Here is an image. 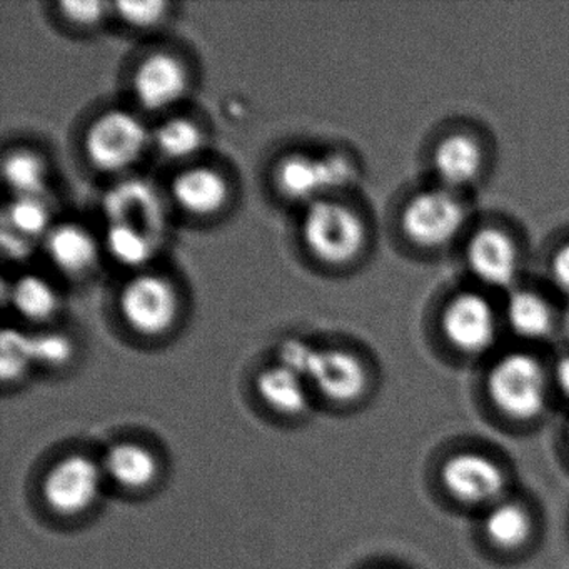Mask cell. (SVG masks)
Here are the masks:
<instances>
[{
  "mask_svg": "<svg viewBox=\"0 0 569 569\" xmlns=\"http://www.w3.org/2000/svg\"><path fill=\"white\" fill-rule=\"evenodd\" d=\"M279 359L281 366L312 382L332 401H356L368 389L365 365L345 349H316L299 339H288L279 348Z\"/></svg>",
  "mask_w": 569,
  "mask_h": 569,
  "instance_id": "1",
  "label": "cell"
},
{
  "mask_svg": "<svg viewBox=\"0 0 569 569\" xmlns=\"http://www.w3.org/2000/svg\"><path fill=\"white\" fill-rule=\"evenodd\" d=\"M492 405L516 421L539 418L548 402V375L545 366L528 352L501 356L488 375Z\"/></svg>",
  "mask_w": 569,
  "mask_h": 569,
  "instance_id": "2",
  "label": "cell"
},
{
  "mask_svg": "<svg viewBox=\"0 0 569 569\" xmlns=\"http://www.w3.org/2000/svg\"><path fill=\"white\" fill-rule=\"evenodd\" d=\"M302 238L309 252L329 266H345L361 254L366 226L361 216L345 202L318 199L302 219Z\"/></svg>",
  "mask_w": 569,
  "mask_h": 569,
  "instance_id": "3",
  "label": "cell"
},
{
  "mask_svg": "<svg viewBox=\"0 0 569 569\" xmlns=\"http://www.w3.org/2000/svg\"><path fill=\"white\" fill-rule=\"evenodd\" d=\"M468 221V209L458 192L436 186L416 192L401 214L406 238L419 248L439 249L455 241Z\"/></svg>",
  "mask_w": 569,
  "mask_h": 569,
  "instance_id": "4",
  "label": "cell"
},
{
  "mask_svg": "<svg viewBox=\"0 0 569 569\" xmlns=\"http://www.w3.org/2000/svg\"><path fill=\"white\" fill-rule=\"evenodd\" d=\"M149 144L144 122L129 111L111 109L99 116L84 136V151L92 166L104 172L131 168Z\"/></svg>",
  "mask_w": 569,
  "mask_h": 569,
  "instance_id": "5",
  "label": "cell"
},
{
  "mask_svg": "<svg viewBox=\"0 0 569 569\" xmlns=\"http://www.w3.org/2000/svg\"><path fill=\"white\" fill-rule=\"evenodd\" d=\"M441 329L456 351L478 356L489 351L498 339L499 316L486 296L459 292L442 309Z\"/></svg>",
  "mask_w": 569,
  "mask_h": 569,
  "instance_id": "6",
  "label": "cell"
},
{
  "mask_svg": "<svg viewBox=\"0 0 569 569\" xmlns=\"http://www.w3.org/2000/svg\"><path fill=\"white\" fill-rule=\"evenodd\" d=\"M119 306L122 318L134 331L164 335L178 318V292L162 276L139 274L122 288Z\"/></svg>",
  "mask_w": 569,
  "mask_h": 569,
  "instance_id": "7",
  "label": "cell"
},
{
  "mask_svg": "<svg viewBox=\"0 0 569 569\" xmlns=\"http://www.w3.org/2000/svg\"><path fill=\"white\" fill-rule=\"evenodd\" d=\"M104 468L88 456L74 455L52 466L42 486L46 502L62 516L88 511L98 502Z\"/></svg>",
  "mask_w": 569,
  "mask_h": 569,
  "instance_id": "8",
  "label": "cell"
},
{
  "mask_svg": "<svg viewBox=\"0 0 569 569\" xmlns=\"http://www.w3.org/2000/svg\"><path fill=\"white\" fill-rule=\"evenodd\" d=\"M466 264L481 284L511 291L521 269V254L505 229L486 226L469 238Z\"/></svg>",
  "mask_w": 569,
  "mask_h": 569,
  "instance_id": "9",
  "label": "cell"
},
{
  "mask_svg": "<svg viewBox=\"0 0 569 569\" xmlns=\"http://www.w3.org/2000/svg\"><path fill=\"white\" fill-rule=\"evenodd\" d=\"M446 491L466 505H486L501 498L506 475L498 462L481 452H458L441 468Z\"/></svg>",
  "mask_w": 569,
  "mask_h": 569,
  "instance_id": "10",
  "label": "cell"
},
{
  "mask_svg": "<svg viewBox=\"0 0 569 569\" xmlns=\"http://www.w3.org/2000/svg\"><path fill=\"white\" fill-rule=\"evenodd\" d=\"M355 171L346 159H316L306 154H291L279 162L276 184L291 201H318L316 196L328 188L351 181Z\"/></svg>",
  "mask_w": 569,
  "mask_h": 569,
  "instance_id": "11",
  "label": "cell"
},
{
  "mask_svg": "<svg viewBox=\"0 0 569 569\" xmlns=\"http://www.w3.org/2000/svg\"><path fill=\"white\" fill-rule=\"evenodd\" d=\"M132 86L142 108L164 111L184 98L189 86L188 71L176 56L154 52L136 69Z\"/></svg>",
  "mask_w": 569,
  "mask_h": 569,
  "instance_id": "12",
  "label": "cell"
},
{
  "mask_svg": "<svg viewBox=\"0 0 569 569\" xmlns=\"http://www.w3.org/2000/svg\"><path fill=\"white\" fill-rule=\"evenodd\" d=\"M109 224L141 229L158 241L164 228V209L152 186L141 181L122 182L104 199Z\"/></svg>",
  "mask_w": 569,
  "mask_h": 569,
  "instance_id": "13",
  "label": "cell"
},
{
  "mask_svg": "<svg viewBox=\"0 0 569 569\" xmlns=\"http://www.w3.org/2000/svg\"><path fill=\"white\" fill-rule=\"evenodd\" d=\"M431 166L439 186L459 192L471 188L481 178L485 151L472 136L452 132L432 149Z\"/></svg>",
  "mask_w": 569,
  "mask_h": 569,
  "instance_id": "14",
  "label": "cell"
},
{
  "mask_svg": "<svg viewBox=\"0 0 569 569\" xmlns=\"http://www.w3.org/2000/svg\"><path fill=\"white\" fill-rule=\"evenodd\" d=\"M172 196L184 211L211 216L221 211L228 202L229 186L221 172L198 166L186 169L174 179Z\"/></svg>",
  "mask_w": 569,
  "mask_h": 569,
  "instance_id": "15",
  "label": "cell"
},
{
  "mask_svg": "<svg viewBox=\"0 0 569 569\" xmlns=\"http://www.w3.org/2000/svg\"><path fill=\"white\" fill-rule=\"evenodd\" d=\"M506 325L518 338L539 341L555 328V311L545 296L532 289L512 288L505 302Z\"/></svg>",
  "mask_w": 569,
  "mask_h": 569,
  "instance_id": "16",
  "label": "cell"
},
{
  "mask_svg": "<svg viewBox=\"0 0 569 569\" xmlns=\"http://www.w3.org/2000/svg\"><path fill=\"white\" fill-rule=\"evenodd\" d=\"M49 258L61 271L81 274L98 261V242L79 224H59L46 236Z\"/></svg>",
  "mask_w": 569,
  "mask_h": 569,
  "instance_id": "17",
  "label": "cell"
},
{
  "mask_svg": "<svg viewBox=\"0 0 569 569\" xmlns=\"http://www.w3.org/2000/svg\"><path fill=\"white\" fill-rule=\"evenodd\" d=\"M102 468L109 478L132 491L148 488L159 475V462L154 452L134 442L112 446L106 455Z\"/></svg>",
  "mask_w": 569,
  "mask_h": 569,
  "instance_id": "18",
  "label": "cell"
},
{
  "mask_svg": "<svg viewBox=\"0 0 569 569\" xmlns=\"http://www.w3.org/2000/svg\"><path fill=\"white\" fill-rule=\"evenodd\" d=\"M259 396L262 401L282 415L298 416L308 409L309 399L306 391V381L286 366H274L259 375Z\"/></svg>",
  "mask_w": 569,
  "mask_h": 569,
  "instance_id": "19",
  "label": "cell"
},
{
  "mask_svg": "<svg viewBox=\"0 0 569 569\" xmlns=\"http://www.w3.org/2000/svg\"><path fill=\"white\" fill-rule=\"evenodd\" d=\"M486 536L501 549H518L531 538L532 519L528 509L518 502H496L486 516Z\"/></svg>",
  "mask_w": 569,
  "mask_h": 569,
  "instance_id": "20",
  "label": "cell"
},
{
  "mask_svg": "<svg viewBox=\"0 0 569 569\" xmlns=\"http://www.w3.org/2000/svg\"><path fill=\"white\" fill-rule=\"evenodd\" d=\"M11 301L22 318L36 322L48 321L59 309L58 292L38 274L21 276L12 284Z\"/></svg>",
  "mask_w": 569,
  "mask_h": 569,
  "instance_id": "21",
  "label": "cell"
},
{
  "mask_svg": "<svg viewBox=\"0 0 569 569\" xmlns=\"http://www.w3.org/2000/svg\"><path fill=\"white\" fill-rule=\"evenodd\" d=\"M2 174L16 198H41L46 191L48 169L36 152L12 151L4 158Z\"/></svg>",
  "mask_w": 569,
  "mask_h": 569,
  "instance_id": "22",
  "label": "cell"
},
{
  "mask_svg": "<svg viewBox=\"0 0 569 569\" xmlns=\"http://www.w3.org/2000/svg\"><path fill=\"white\" fill-rule=\"evenodd\" d=\"M106 248L119 264L141 268L154 256L156 239L131 226L109 224L106 232Z\"/></svg>",
  "mask_w": 569,
  "mask_h": 569,
  "instance_id": "23",
  "label": "cell"
},
{
  "mask_svg": "<svg viewBox=\"0 0 569 569\" xmlns=\"http://www.w3.org/2000/svg\"><path fill=\"white\" fill-rule=\"evenodd\" d=\"M152 139L166 158L189 159L202 148L204 134L191 119L172 118L156 129Z\"/></svg>",
  "mask_w": 569,
  "mask_h": 569,
  "instance_id": "24",
  "label": "cell"
},
{
  "mask_svg": "<svg viewBox=\"0 0 569 569\" xmlns=\"http://www.w3.org/2000/svg\"><path fill=\"white\" fill-rule=\"evenodd\" d=\"M4 226L36 241L51 231V211L42 198H16L4 211Z\"/></svg>",
  "mask_w": 569,
  "mask_h": 569,
  "instance_id": "25",
  "label": "cell"
},
{
  "mask_svg": "<svg viewBox=\"0 0 569 569\" xmlns=\"http://www.w3.org/2000/svg\"><path fill=\"white\" fill-rule=\"evenodd\" d=\"M29 336L18 329H4L0 336V375L6 382L18 381L31 368Z\"/></svg>",
  "mask_w": 569,
  "mask_h": 569,
  "instance_id": "26",
  "label": "cell"
},
{
  "mask_svg": "<svg viewBox=\"0 0 569 569\" xmlns=\"http://www.w3.org/2000/svg\"><path fill=\"white\" fill-rule=\"evenodd\" d=\"M29 349H31L32 362L48 366V368H61L74 356V345L61 332L29 336Z\"/></svg>",
  "mask_w": 569,
  "mask_h": 569,
  "instance_id": "27",
  "label": "cell"
},
{
  "mask_svg": "<svg viewBox=\"0 0 569 569\" xmlns=\"http://www.w3.org/2000/svg\"><path fill=\"white\" fill-rule=\"evenodd\" d=\"M119 18L136 29H151L168 14V2H118L114 6Z\"/></svg>",
  "mask_w": 569,
  "mask_h": 569,
  "instance_id": "28",
  "label": "cell"
},
{
  "mask_svg": "<svg viewBox=\"0 0 569 569\" xmlns=\"http://www.w3.org/2000/svg\"><path fill=\"white\" fill-rule=\"evenodd\" d=\"M62 16L76 26H96L104 19L108 4L104 2H61L59 4Z\"/></svg>",
  "mask_w": 569,
  "mask_h": 569,
  "instance_id": "29",
  "label": "cell"
},
{
  "mask_svg": "<svg viewBox=\"0 0 569 569\" xmlns=\"http://www.w3.org/2000/svg\"><path fill=\"white\" fill-rule=\"evenodd\" d=\"M549 272L559 291L569 296V242L559 246L549 259Z\"/></svg>",
  "mask_w": 569,
  "mask_h": 569,
  "instance_id": "30",
  "label": "cell"
},
{
  "mask_svg": "<svg viewBox=\"0 0 569 569\" xmlns=\"http://www.w3.org/2000/svg\"><path fill=\"white\" fill-rule=\"evenodd\" d=\"M32 242L34 241L2 226V249L8 258L16 259V261L29 258L32 252Z\"/></svg>",
  "mask_w": 569,
  "mask_h": 569,
  "instance_id": "31",
  "label": "cell"
},
{
  "mask_svg": "<svg viewBox=\"0 0 569 569\" xmlns=\"http://www.w3.org/2000/svg\"><path fill=\"white\" fill-rule=\"evenodd\" d=\"M555 381L558 388L561 389L562 395L569 398V355L562 356L556 362Z\"/></svg>",
  "mask_w": 569,
  "mask_h": 569,
  "instance_id": "32",
  "label": "cell"
},
{
  "mask_svg": "<svg viewBox=\"0 0 569 569\" xmlns=\"http://www.w3.org/2000/svg\"><path fill=\"white\" fill-rule=\"evenodd\" d=\"M568 441H569V426H568Z\"/></svg>",
  "mask_w": 569,
  "mask_h": 569,
  "instance_id": "33",
  "label": "cell"
}]
</instances>
